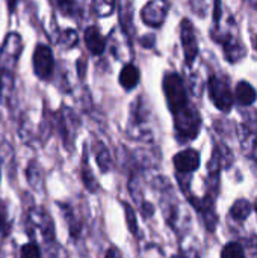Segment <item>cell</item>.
<instances>
[{
    "mask_svg": "<svg viewBox=\"0 0 257 258\" xmlns=\"http://www.w3.org/2000/svg\"><path fill=\"white\" fill-rule=\"evenodd\" d=\"M230 213H232L233 219H236V221H245L250 216V213H251V204L247 200H238L233 204Z\"/></svg>",
    "mask_w": 257,
    "mask_h": 258,
    "instance_id": "8fae6325",
    "label": "cell"
},
{
    "mask_svg": "<svg viewBox=\"0 0 257 258\" xmlns=\"http://www.w3.org/2000/svg\"><path fill=\"white\" fill-rule=\"evenodd\" d=\"M256 89L248 82H239L236 86V100L242 106H250L256 101Z\"/></svg>",
    "mask_w": 257,
    "mask_h": 258,
    "instance_id": "9c48e42d",
    "label": "cell"
},
{
    "mask_svg": "<svg viewBox=\"0 0 257 258\" xmlns=\"http://www.w3.org/2000/svg\"><path fill=\"white\" fill-rule=\"evenodd\" d=\"M138 82H139V70L135 65H132V63L126 65L121 70V74H120V83H121V86L124 89L130 91V89H133L138 85Z\"/></svg>",
    "mask_w": 257,
    "mask_h": 258,
    "instance_id": "30bf717a",
    "label": "cell"
},
{
    "mask_svg": "<svg viewBox=\"0 0 257 258\" xmlns=\"http://www.w3.org/2000/svg\"><path fill=\"white\" fill-rule=\"evenodd\" d=\"M20 258H41V252L36 243H27L21 248Z\"/></svg>",
    "mask_w": 257,
    "mask_h": 258,
    "instance_id": "5bb4252c",
    "label": "cell"
},
{
    "mask_svg": "<svg viewBox=\"0 0 257 258\" xmlns=\"http://www.w3.org/2000/svg\"><path fill=\"white\" fill-rule=\"evenodd\" d=\"M105 258H121V255H120V252L115 248H111V249H108L106 257Z\"/></svg>",
    "mask_w": 257,
    "mask_h": 258,
    "instance_id": "ac0fdd59",
    "label": "cell"
},
{
    "mask_svg": "<svg viewBox=\"0 0 257 258\" xmlns=\"http://www.w3.org/2000/svg\"><path fill=\"white\" fill-rule=\"evenodd\" d=\"M209 95H211V100L214 101V104L220 110L229 112L232 109L235 97H233V94L227 85V80L217 77V76H212L209 79Z\"/></svg>",
    "mask_w": 257,
    "mask_h": 258,
    "instance_id": "3957f363",
    "label": "cell"
},
{
    "mask_svg": "<svg viewBox=\"0 0 257 258\" xmlns=\"http://www.w3.org/2000/svg\"><path fill=\"white\" fill-rule=\"evenodd\" d=\"M82 178H83V183H85L86 189L94 192L95 190V183H94L95 180H94V175H92V172H91L88 165L86 166L83 165V168H82Z\"/></svg>",
    "mask_w": 257,
    "mask_h": 258,
    "instance_id": "9a60e30c",
    "label": "cell"
},
{
    "mask_svg": "<svg viewBox=\"0 0 257 258\" xmlns=\"http://www.w3.org/2000/svg\"><path fill=\"white\" fill-rule=\"evenodd\" d=\"M124 206V212H126V222H127V227H129V230H130V233L132 234H136L138 233V224H136V216H135V212L132 210V207L127 204V203H124L123 204Z\"/></svg>",
    "mask_w": 257,
    "mask_h": 258,
    "instance_id": "4fadbf2b",
    "label": "cell"
},
{
    "mask_svg": "<svg viewBox=\"0 0 257 258\" xmlns=\"http://www.w3.org/2000/svg\"><path fill=\"white\" fill-rule=\"evenodd\" d=\"M167 15V3L162 2H151L148 3L144 9H142V20L148 24V26H155L159 27L164 21Z\"/></svg>",
    "mask_w": 257,
    "mask_h": 258,
    "instance_id": "52a82bcc",
    "label": "cell"
},
{
    "mask_svg": "<svg viewBox=\"0 0 257 258\" xmlns=\"http://www.w3.org/2000/svg\"><path fill=\"white\" fill-rule=\"evenodd\" d=\"M85 42L92 54H101L105 51L106 41L101 36L98 27H95V26H91L85 30Z\"/></svg>",
    "mask_w": 257,
    "mask_h": 258,
    "instance_id": "ba28073f",
    "label": "cell"
},
{
    "mask_svg": "<svg viewBox=\"0 0 257 258\" xmlns=\"http://www.w3.org/2000/svg\"><path fill=\"white\" fill-rule=\"evenodd\" d=\"M174 166L179 172H194L200 166V156L195 150H185L174 156Z\"/></svg>",
    "mask_w": 257,
    "mask_h": 258,
    "instance_id": "8992f818",
    "label": "cell"
},
{
    "mask_svg": "<svg viewBox=\"0 0 257 258\" xmlns=\"http://www.w3.org/2000/svg\"><path fill=\"white\" fill-rule=\"evenodd\" d=\"M5 221H6V209H5L3 203L0 201V230H2L3 225H5Z\"/></svg>",
    "mask_w": 257,
    "mask_h": 258,
    "instance_id": "e0dca14e",
    "label": "cell"
},
{
    "mask_svg": "<svg viewBox=\"0 0 257 258\" xmlns=\"http://www.w3.org/2000/svg\"><path fill=\"white\" fill-rule=\"evenodd\" d=\"M182 44H183V51H185V59L186 63L191 65L194 59L197 57L198 53V44L195 38V32L192 27V23L189 20L182 21Z\"/></svg>",
    "mask_w": 257,
    "mask_h": 258,
    "instance_id": "5b68a950",
    "label": "cell"
},
{
    "mask_svg": "<svg viewBox=\"0 0 257 258\" xmlns=\"http://www.w3.org/2000/svg\"><path fill=\"white\" fill-rule=\"evenodd\" d=\"M97 162H98V165L101 166V171H103V172H106V171L109 169V162H111V159L108 157V151H106L105 148L101 150L100 154H97Z\"/></svg>",
    "mask_w": 257,
    "mask_h": 258,
    "instance_id": "2e32d148",
    "label": "cell"
},
{
    "mask_svg": "<svg viewBox=\"0 0 257 258\" xmlns=\"http://www.w3.org/2000/svg\"><path fill=\"white\" fill-rule=\"evenodd\" d=\"M174 258H182V257H174Z\"/></svg>",
    "mask_w": 257,
    "mask_h": 258,
    "instance_id": "d6986e66",
    "label": "cell"
},
{
    "mask_svg": "<svg viewBox=\"0 0 257 258\" xmlns=\"http://www.w3.org/2000/svg\"><path fill=\"white\" fill-rule=\"evenodd\" d=\"M53 67H55V60H53L52 50L47 45H44V44L36 45L35 53H33V70H35V74L39 79L47 80L53 74Z\"/></svg>",
    "mask_w": 257,
    "mask_h": 258,
    "instance_id": "277c9868",
    "label": "cell"
},
{
    "mask_svg": "<svg viewBox=\"0 0 257 258\" xmlns=\"http://www.w3.org/2000/svg\"><path fill=\"white\" fill-rule=\"evenodd\" d=\"M164 91H165V95H167L170 110L173 113H177L182 109H185L186 106H189L183 82L177 74H167L165 76V79H164Z\"/></svg>",
    "mask_w": 257,
    "mask_h": 258,
    "instance_id": "6da1fadb",
    "label": "cell"
},
{
    "mask_svg": "<svg viewBox=\"0 0 257 258\" xmlns=\"http://www.w3.org/2000/svg\"><path fill=\"white\" fill-rule=\"evenodd\" d=\"M176 118V128L177 133L183 138V139H194L198 135L200 130V116L197 113V110L191 106H186L185 109H182L180 112L174 113Z\"/></svg>",
    "mask_w": 257,
    "mask_h": 258,
    "instance_id": "7a4b0ae2",
    "label": "cell"
},
{
    "mask_svg": "<svg viewBox=\"0 0 257 258\" xmlns=\"http://www.w3.org/2000/svg\"><path fill=\"white\" fill-rule=\"evenodd\" d=\"M221 258H245L244 249L238 242H232L223 248Z\"/></svg>",
    "mask_w": 257,
    "mask_h": 258,
    "instance_id": "7c38bea8",
    "label": "cell"
}]
</instances>
